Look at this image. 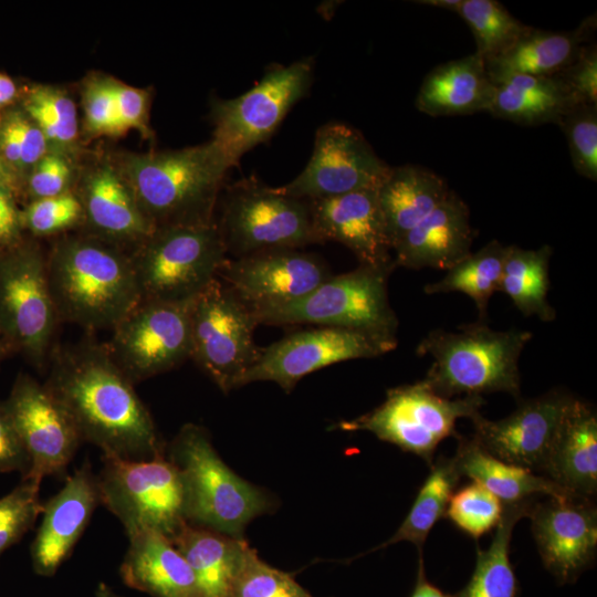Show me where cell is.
Returning a JSON list of instances; mask_svg holds the SVG:
<instances>
[{"label":"cell","mask_w":597,"mask_h":597,"mask_svg":"<svg viewBox=\"0 0 597 597\" xmlns=\"http://www.w3.org/2000/svg\"><path fill=\"white\" fill-rule=\"evenodd\" d=\"M50 358L44 385L73 420L82 442L126 460L166 454L149 410L106 345L84 341L54 349Z\"/></svg>","instance_id":"6da1fadb"},{"label":"cell","mask_w":597,"mask_h":597,"mask_svg":"<svg viewBox=\"0 0 597 597\" xmlns=\"http://www.w3.org/2000/svg\"><path fill=\"white\" fill-rule=\"evenodd\" d=\"M46 270L60 322L113 329L142 300L129 252L87 233L59 239Z\"/></svg>","instance_id":"7a4b0ae2"},{"label":"cell","mask_w":597,"mask_h":597,"mask_svg":"<svg viewBox=\"0 0 597 597\" xmlns=\"http://www.w3.org/2000/svg\"><path fill=\"white\" fill-rule=\"evenodd\" d=\"M115 166L155 229L214 222L231 168L212 140L178 150L125 154Z\"/></svg>","instance_id":"3957f363"},{"label":"cell","mask_w":597,"mask_h":597,"mask_svg":"<svg viewBox=\"0 0 597 597\" xmlns=\"http://www.w3.org/2000/svg\"><path fill=\"white\" fill-rule=\"evenodd\" d=\"M532 337L528 331H494L480 321L455 332L434 329L416 348L432 358L420 381L449 399L502 391L520 400L519 359Z\"/></svg>","instance_id":"277c9868"},{"label":"cell","mask_w":597,"mask_h":597,"mask_svg":"<svg viewBox=\"0 0 597 597\" xmlns=\"http://www.w3.org/2000/svg\"><path fill=\"white\" fill-rule=\"evenodd\" d=\"M166 453L182 480L189 524L243 538L248 523L271 511V498L221 460L202 427L185 425Z\"/></svg>","instance_id":"5b68a950"},{"label":"cell","mask_w":597,"mask_h":597,"mask_svg":"<svg viewBox=\"0 0 597 597\" xmlns=\"http://www.w3.org/2000/svg\"><path fill=\"white\" fill-rule=\"evenodd\" d=\"M129 255L142 300L166 302L195 297L227 260L216 222L156 229Z\"/></svg>","instance_id":"8992f818"},{"label":"cell","mask_w":597,"mask_h":597,"mask_svg":"<svg viewBox=\"0 0 597 597\" xmlns=\"http://www.w3.org/2000/svg\"><path fill=\"white\" fill-rule=\"evenodd\" d=\"M102 463L101 504L119 520L127 536L153 531L172 541L188 523L182 480L166 454L149 460L103 454Z\"/></svg>","instance_id":"52a82bcc"},{"label":"cell","mask_w":597,"mask_h":597,"mask_svg":"<svg viewBox=\"0 0 597 597\" xmlns=\"http://www.w3.org/2000/svg\"><path fill=\"white\" fill-rule=\"evenodd\" d=\"M389 274L359 265L331 275L297 301L253 313L259 324H314L397 338L398 318L387 291Z\"/></svg>","instance_id":"ba28073f"},{"label":"cell","mask_w":597,"mask_h":597,"mask_svg":"<svg viewBox=\"0 0 597 597\" xmlns=\"http://www.w3.org/2000/svg\"><path fill=\"white\" fill-rule=\"evenodd\" d=\"M484 402L480 396L443 398L417 381L388 389L385 401L377 408L333 428L368 431L381 441L420 457L431 467L438 446L449 437L459 438L457 421L474 418Z\"/></svg>","instance_id":"9c48e42d"},{"label":"cell","mask_w":597,"mask_h":597,"mask_svg":"<svg viewBox=\"0 0 597 597\" xmlns=\"http://www.w3.org/2000/svg\"><path fill=\"white\" fill-rule=\"evenodd\" d=\"M253 311L218 276L190 302V358L223 392L241 387L260 348Z\"/></svg>","instance_id":"30bf717a"},{"label":"cell","mask_w":597,"mask_h":597,"mask_svg":"<svg viewBox=\"0 0 597 597\" xmlns=\"http://www.w3.org/2000/svg\"><path fill=\"white\" fill-rule=\"evenodd\" d=\"M59 317L52 298L46 254L22 240L0 252V338L42 367Z\"/></svg>","instance_id":"8fae6325"},{"label":"cell","mask_w":597,"mask_h":597,"mask_svg":"<svg viewBox=\"0 0 597 597\" xmlns=\"http://www.w3.org/2000/svg\"><path fill=\"white\" fill-rule=\"evenodd\" d=\"M217 226L227 254L234 258L318 243L308 201L283 195L255 178L227 189Z\"/></svg>","instance_id":"7c38bea8"},{"label":"cell","mask_w":597,"mask_h":597,"mask_svg":"<svg viewBox=\"0 0 597 597\" xmlns=\"http://www.w3.org/2000/svg\"><path fill=\"white\" fill-rule=\"evenodd\" d=\"M313 69L312 57L279 65L242 95L211 102V140L230 167L238 165L247 151L270 139L292 106L306 95Z\"/></svg>","instance_id":"4fadbf2b"},{"label":"cell","mask_w":597,"mask_h":597,"mask_svg":"<svg viewBox=\"0 0 597 597\" xmlns=\"http://www.w3.org/2000/svg\"><path fill=\"white\" fill-rule=\"evenodd\" d=\"M190 302L140 300L113 328L106 347L134 384L190 358Z\"/></svg>","instance_id":"5bb4252c"},{"label":"cell","mask_w":597,"mask_h":597,"mask_svg":"<svg viewBox=\"0 0 597 597\" xmlns=\"http://www.w3.org/2000/svg\"><path fill=\"white\" fill-rule=\"evenodd\" d=\"M397 344L394 337L342 327L298 331L260 349L241 387L254 381H273L290 392L315 370L341 362L378 357L394 350Z\"/></svg>","instance_id":"9a60e30c"},{"label":"cell","mask_w":597,"mask_h":597,"mask_svg":"<svg viewBox=\"0 0 597 597\" xmlns=\"http://www.w3.org/2000/svg\"><path fill=\"white\" fill-rule=\"evenodd\" d=\"M390 166L356 128L329 123L315 135L312 156L302 172L276 189L289 197L314 200L377 189Z\"/></svg>","instance_id":"2e32d148"},{"label":"cell","mask_w":597,"mask_h":597,"mask_svg":"<svg viewBox=\"0 0 597 597\" xmlns=\"http://www.w3.org/2000/svg\"><path fill=\"white\" fill-rule=\"evenodd\" d=\"M3 402L30 458V469L22 479L42 481L61 474L82 439L60 401L44 384L19 374Z\"/></svg>","instance_id":"e0dca14e"},{"label":"cell","mask_w":597,"mask_h":597,"mask_svg":"<svg viewBox=\"0 0 597 597\" xmlns=\"http://www.w3.org/2000/svg\"><path fill=\"white\" fill-rule=\"evenodd\" d=\"M574 398L555 389L536 398L520 399L517 408L500 420H489L479 413L471 419L472 438L493 457L543 473Z\"/></svg>","instance_id":"ac0fdd59"},{"label":"cell","mask_w":597,"mask_h":597,"mask_svg":"<svg viewBox=\"0 0 597 597\" xmlns=\"http://www.w3.org/2000/svg\"><path fill=\"white\" fill-rule=\"evenodd\" d=\"M331 275L321 259L297 249H272L227 259L218 273L253 312L297 301Z\"/></svg>","instance_id":"d6986e66"},{"label":"cell","mask_w":597,"mask_h":597,"mask_svg":"<svg viewBox=\"0 0 597 597\" xmlns=\"http://www.w3.org/2000/svg\"><path fill=\"white\" fill-rule=\"evenodd\" d=\"M531 530L544 567L559 584L574 583L597 553V509L593 500L551 498L535 502Z\"/></svg>","instance_id":"ffe728a7"},{"label":"cell","mask_w":597,"mask_h":597,"mask_svg":"<svg viewBox=\"0 0 597 597\" xmlns=\"http://www.w3.org/2000/svg\"><path fill=\"white\" fill-rule=\"evenodd\" d=\"M377 189L307 200L318 243L338 242L359 265L391 272V243L377 199Z\"/></svg>","instance_id":"44dd1931"},{"label":"cell","mask_w":597,"mask_h":597,"mask_svg":"<svg viewBox=\"0 0 597 597\" xmlns=\"http://www.w3.org/2000/svg\"><path fill=\"white\" fill-rule=\"evenodd\" d=\"M98 504L97 474L85 462L43 504L42 522L30 547L32 567L38 575L51 577L56 573L71 555Z\"/></svg>","instance_id":"7402d4cb"},{"label":"cell","mask_w":597,"mask_h":597,"mask_svg":"<svg viewBox=\"0 0 597 597\" xmlns=\"http://www.w3.org/2000/svg\"><path fill=\"white\" fill-rule=\"evenodd\" d=\"M74 193L87 234L130 252L155 231L115 164L96 163L81 175Z\"/></svg>","instance_id":"603a6c76"},{"label":"cell","mask_w":597,"mask_h":597,"mask_svg":"<svg viewBox=\"0 0 597 597\" xmlns=\"http://www.w3.org/2000/svg\"><path fill=\"white\" fill-rule=\"evenodd\" d=\"M473 237L469 207L450 191L438 207L394 245L395 268L448 271L471 253Z\"/></svg>","instance_id":"cb8c5ba5"},{"label":"cell","mask_w":597,"mask_h":597,"mask_svg":"<svg viewBox=\"0 0 597 597\" xmlns=\"http://www.w3.org/2000/svg\"><path fill=\"white\" fill-rule=\"evenodd\" d=\"M543 475L569 495L593 500L597 492V416L591 405L574 398Z\"/></svg>","instance_id":"d4e9b609"},{"label":"cell","mask_w":597,"mask_h":597,"mask_svg":"<svg viewBox=\"0 0 597 597\" xmlns=\"http://www.w3.org/2000/svg\"><path fill=\"white\" fill-rule=\"evenodd\" d=\"M128 541L119 568L126 586L153 597H200L190 565L169 538L143 531Z\"/></svg>","instance_id":"484cf974"},{"label":"cell","mask_w":597,"mask_h":597,"mask_svg":"<svg viewBox=\"0 0 597 597\" xmlns=\"http://www.w3.org/2000/svg\"><path fill=\"white\" fill-rule=\"evenodd\" d=\"M595 27V15L572 31L554 32L528 25L505 52L485 62L486 72L494 85L512 75L554 76L590 42Z\"/></svg>","instance_id":"4316f807"},{"label":"cell","mask_w":597,"mask_h":597,"mask_svg":"<svg viewBox=\"0 0 597 597\" xmlns=\"http://www.w3.org/2000/svg\"><path fill=\"white\" fill-rule=\"evenodd\" d=\"M494 87L484 60L473 52L432 69L419 87L415 105L430 116L488 112Z\"/></svg>","instance_id":"83f0119b"},{"label":"cell","mask_w":597,"mask_h":597,"mask_svg":"<svg viewBox=\"0 0 597 597\" xmlns=\"http://www.w3.org/2000/svg\"><path fill=\"white\" fill-rule=\"evenodd\" d=\"M377 199L394 245L450 193L446 181L417 165L390 167L377 188Z\"/></svg>","instance_id":"f1b7e54d"},{"label":"cell","mask_w":597,"mask_h":597,"mask_svg":"<svg viewBox=\"0 0 597 597\" xmlns=\"http://www.w3.org/2000/svg\"><path fill=\"white\" fill-rule=\"evenodd\" d=\"M452 457L460 476H468L495 495L503 505L536 501L537 496L575 498L544 475L504 462L485 451L472 437L459 436Z\"/></svg>","instance_id":"f546056e"},{"label":"cell","mask_w":597,"mask_h":597,"mask_svg":"<svg viewBox=\"0 0 597 597\" xmlns=\"http://www.w3.org/2000/svg\"><path fill=\"white\" fill-rule=\"evenodd\" d=\"M171 542L190 565L200 597H230L249 546L244 538L187 523Z\"/></svg>","instance_id":"4dcf8cb0"},{"label":"cell","mask_w":597,"mask_h":597,"mask_svg":"<svg viewBox=\"0 0 597 597\" xmlns=\"http://www.w3.org/2000/svg\"><path fill=\"white\" fill-rule=\"evenodd\" d=\"M575 101L556 76L512 75L495 84L489 113L520 125L557 124Z\"/></svg>","instance_id":"1f68e13d"},{"label":"cell","mask_w":597,"mask_h":597,"mask_svg":"<svg viewBox=\"0 0 597 597\" xmlns=\"http://www.w3.org/2000/svg\"><path fill=\"white\" fill-rule=\"evenodd\" d=\"M535 502L504 505L490 546L486 549L476 547L472 576L452 597H516L517 580L510 561V544L515 524L528 516Z\"/></svg>","instance_id":"d6a6232c"},{"label":"cell","mask_w":597,"mask_h":597,"mask_svg":"<svg viewBox=\"0 0 597 597\" xmlns=\"http://www.w3.org/2000/svg\"><path fill=\"white\" fill-rule=\"evenodd\" d=\"M547 244L536 250L506 245L500 291L505 293L525 316H537L543 322L556 317L547 300L549 291V258Z\"/></svg>","instance_id":"836d02e7"},{"label":"cell","mask_w":597,"mask_h":597,"mask_svg":"<svg viewBox=\"0 0 597 597\" xmlns=\"http://www.w3.org/2000/svg\"><path fill=\"white\" fill-rule=\"evenodd\" d=\"M460 474L452 458L440 457L430 467V473L420 486L417 496L395 534L379 546L368 551L386 548L399 542H410L422 555L423 544L436 523L443 516L454 492Z\"/></svg>","instance_id":"e575fe53"},{"label":"cell","mask_w":597,"mask_h":597,"mask_svg":"<svg viewBox=\"0 0 597 597\" xmlns=\"http://www.w3.org/2000/svg\"><path fill=\"white\" fill-rule=\"evenodd\" d=\"M506 245L492 240L450 268L446 275L427 284V294L461 292L475 303L480 322L486 320L491 296L500 291Z\"/></svg>","instance_id":"d590c367"},{"label":"cell","mask_w":597,"mask_h":597,"mask_svg":"<svg viewBox=\"0 0 597 597\" xmlns=\"http://www.w3.org/2000/svg\"><path fill=\"white\" fill-rule=\"evenodd\" d=\"M457 13L471 29L484 62L505 52L528 28L495 0H462Z\"/></svg>","instance_id":"8d00e7d4"},{"label":"cell","mask_w":597,"mask_h":597,"mask_svg":"<svg viewBox=\"0 0 597 597\" xmlns=\"http://www.w3.org/2000/svg\"><path fill=\"white\" fill-rule=\"evenodd\" d=\"M23 106L49 143L66 147L77 138L76 106L64 91L51 85L34 86Z\"/></svg>","instance_id":"74e56055"},{"label":"cell","mask_w":597,"mask_h":597,"mask_svg":"<svg viewBox=\"0 0 597 597\" xmlns=\"http://www.w3.org/2000/svg\"><path fill=\"white\" fill-rule=\"evenodd\" d=\"M503 503L485 488L472 481L452 493L446 516L465 535L478 540L498 526Z\"/></svg>","instance_id":"f35d334b"},{"label":"cell","mask_w":597,"mask_h":597,"mask_svg":"<svg viewBox=\"0 0 597 597\" xmlns=\"http://www.w3.org/2000/svg\"><path fill=\"white\" fill-rule=\"evenodd\" d=\"M230 597H314L294 577L262 561L248 546Z\"/></svg>","instance_id":"ab89813d"},{"label":"cell","mask_w":597,"mask_h":597,"mask_svg":"<svg viewBox=\"0 0 597 597\" xmlns=\"http://www.w3.org/2000/svg\"><path fill=\"white\" fill-rule=\"evenodd\" d=\"M577 174L597 180V104H575L557 122Z\"/></svg>","instance_id":"60d3db41"},{"label":"cell","mask_w":597,"mask_h":597,"mask_svg":"<svg viewBox=\"0 0 597 597\" xmlns=\"http://www.w3.org/2000/svg\"><path fill=\"white\" fill-rule=\"evenodd\" d=\"M41 481L22 479L10 493L0 499V556L32 528L42 513Z\"/></svg>","instance_id":"b9f144b4"},{"label":"cell","mask_w":597,"mask_h":597,"mask_svg":"<svg viewBox=\"0 0 597 597\" xmlns=\"http://www.w3.org/2000/svg\"><path fill=\"white\" fill-rule=\"evenodd\" d=\"M21 221L34 235L49 237L83 223V209L74 191H69L32 200L21 211Z\"/></svg>","instance_id":"7bdbcfd3"},{"label":"cell","mask_w":597,"mask_h":597,"mask_svg":"<svg viewBox=\"0 0 597 597\" xmlns=\"http://www.w3.org/2000/svg\"><path fill=\"white\" fill-rule=\"evenodd\" d=\"M85 126L92 135H118L113 78H94L83 93Z\"/></svg>","instance_id":"ee69618b"},{"label":"cell","mask_w":597,"mask_h":597,"mask_svg":"<svg viewBox=\"0 0 597 597\" xmlns=\"http://www.w3.org/2000/svg\"><path fill=\"white\" fill-rule=\"evenodd\" d=\"M556 76L566 86L576 104H597V46L586 43Z\"/></svg>","instance_id":"f6af8a7d"},{"label":"cell","mask_w":597,"mask_h":597,"mask_svg":"<svg viewBox=\"0 0 597 597\" xmlns=\"http://www.w3.org/2000/svg\"><path fill=\"white\" fill-rule=\"evenodd\" d=\"M72 168L69 160L59 153H48L33 167L28 180L32 200L60 196L72 191Z\"/></svg>","instance_id":"bcb514c9"},{"label":"cell","mask_w":597,"mask_h":597,"mask_svg":"<svg viewBox=\"0 0 597 597\" xmlns=\"http://www.w3.org/2000/svg\"><path fill=\"white\" fill-rule=\"evenodd\" d=\"M113 90L118 135L129 129H137L147 137L150 132L148 127V92L126 85L114 78Z\"/></svg>","instance_id":"7dc6e473"},{"label":"cell","mask_w":597,"mask_h":597,"mask_svg":"<svg viewBox=\"0 0 597 597\" xmlns=\"http://www.w3.org/2000/svg\"><path fill=\"white\" fill-rule=\"evenodd\" d=\"M29 469V454L15 431L4 402L0 401V473L18 471L24 476Z\"/></svg>","instance_id":"c3c4849f"},{"label":"cell","mask_w":597,"mask_h":597,"mask_svg":"<svg viewBox=\"0 0 597 597\" xmlns=\"http://www.w3.org/2000/svg\"><path fill=\"white\" fill-rule=\"evenodd\" d=\"M9 117L19 140L22 169L34 167L48 154V139L27 114L14 112Z\"/></svg>","instance_id":"681fc988"},{"label":"cell","mask_w":597,"mask_h":597,"mask_svg":"<svg viewBox=\"0 0 597 597\" xmlns=\"http://www.w3.org/2000/svg\"><path fill=\"white\" fill-rule=\"evenodd\" d=\"M21 211H19L13 192L0 187V252L22 241Z\"/></svg>","instance_id":"f907efd6"},{"label":"cell","mask_w":597,"mask_h":597,"mask_svg":"<svg viewBox=\"0 0 597 597\" xmlns=\"http://www.w3.org/2000/svg\"><path fill=\"white\" fill-rule=\"evenodd\" d=\"M0 150L4 161L10 167L21 170V151L13 124L8 116L0 126Z\"/></svg>","instance_id":"816d5d0a"},{"label":"cell","mask_w":597,"mask_h":597,"mask_svg":"<svg viewBox=\"0 0 597 597\" xmlns=\"http://www.w3.org/2000/svg\"><path fill=\"white\" fill-rule=\"evenodd\" d=\"M410 597H452V595L444 594L427 579L422 556H419L417 580Z\"/></svg>","instance_id":"f5cc1de1"},{"label":"cell","mask_w":597,"mask_h":597,"mask_svg":"<svg viewBox=\"0 0 597 597\" xmlns=\"http://www.w3.org/2000/svg\"><path fill=\"white\" fill-rule=\"evenodd\" d=\"M17 95L14 82L7 75L0 73V105L11 103Z\"/></svg>","instance_id":"db71d44e"},{"label":"cell","mask_w":597,"mask_h":597,"mask_svg":"<svg viewBox=\"0 0 597 597\" xmlns=\"http://www.w3.org/2000/svg\"><path fill=\"white\" fill-rule=\"evenodd\" d=\"M0 187L14 191L17 179L10 167L0 158Z\"/></svg>","instance_id":"11a10c76"},{"label":"cell","mask_w":597,"mask_h":597,"mask_svg":"<svg viewBox=\"0 0 597 597\" xmlns=\"http://www.w3.org/2000/svg\"><path fill=\"white\" fill-rule=\"evenodd\" d=\"M417 3L446 9L457 13L462 4V0H420Z\"/></svg>","instance_id":"9f6ffc18"},{"label":"cell","mask_w":597,"mask_h":597,"mask_svg":"<svg viewBox=\"0 0 597 597\" xmlns=\"http://www.w3.org/2000/svg\"><path fill=\"white\" fill-rule=\"evenodd\" d=\"M97 597H121L116 595L106 584L101 583L96 590Z\"/></svg>","instance_id":"6f0895ef"},{"label":"cell","mask_w":597,"mask_h":597,"mask_svg":"<svg viewBox=\"0 0 597 597\" xmlns=\"http://www.w3.org/2000/svg\"><path fill=\"white\" fill-rule=\"evenodd\" d=\"M10 353L8 346L0 339V362Z\"/></svg>","instance_id":"680465c9"},{"label":"cell","mask_w":597,"mask_h":597,"mask_svg":"<svg viewBox=\"0 0 597 597\" xmlns=\"http://www.w3.org/2000/svg\"><path fill=\"white\" fill-rule=\"evenodd\" d=\"M0 126H1V118H0Z\"/></svg>","instance_id":"91938a15"},{"label":"cell","mask_w":597,"mask_h":597,"mask_svg":"<svg viewBox=\"0 0 597 597\" xmlns=\"http://www.w3.org/2000/svg\"><path fill=\"white\" fill-rule=\"evenodd\" d=\"M1 339V338H0ZM2 341V339H1Z\"/></svg>","instance_id":"94428289"}]
</instances>
